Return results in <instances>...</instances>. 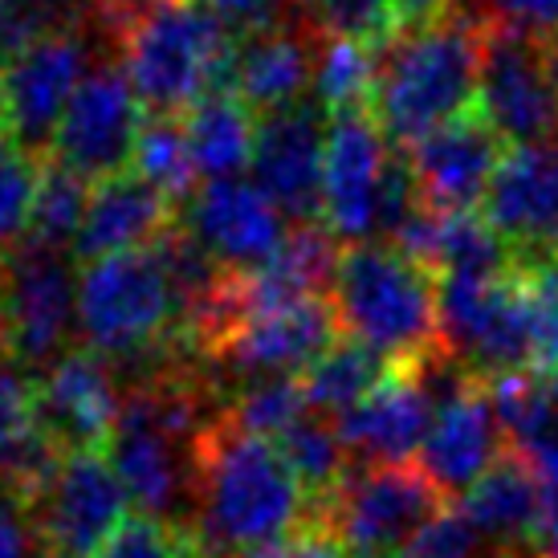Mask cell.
<instances>
[{"mask_svg":"<svg viewBox=\"0 0 558 558\" xmlns=\"http://www.w3.org/2000/svg\"><path fill=\"white\" fill-rule=\"evenodd\" d=\"M311 497L274 440L220 412L192 452V530L208 558H241L311 522Z\"/></svg>","mask_w":558,"mask_h":558,"instance_id":"obj_1","label":"cell"},{"mask_svg":"<svg viewBox=\"0 0 558 558\" xmlns=\"http://www.w3.org/2000/svg\"><path fill=\"white\" fill-rule=\"evenodd\" d=\"M485 37V25L452 9L424 29L396 33L379 49L372 114L391 147L408 151L424 135L477 110Z\"/></svg>","mask_w":558,"mask_h":558,"instance_id":"obj_2","label":"cell"},{"mask_svg":"<svg viewBox=\"0 0 558 558\" xmlns=\"http://www.w3.org/2000/svg\"><path fill=\"white\" fill-rule=\"evenodd\" d=\"M330 306L347 339L372 347L391 367L445 355L440 278L388 241L342 248L330 281Z\"/></svg>","mask_w":558,"mask_h":558,"instance_id":"obj_3","label":"cell"},{"mask_svg":"<svg viewBox=\"0 0 558 558\" xmlns=\"http://www.w3.org/2000/svg\"><path fill=\"white\" fill-rule=\"evenodd\" d=\"M143 110L180 119L233 82L236 33L204 0H171L119 41Z\"/></svg>","mask_w":558,"mask_h":558,"instance_id":"obj_4","label":"cell"},{"mask_svg":"<svg viewBox=\"0 0 558 558\" xmlns=\"http://www.w3.org/2000/svg\"><path fill=\"white\" fill-rule=\"evenodd\" d=\"M78 330L107 363H156L180 335V302L156 248L82 265Z\"/></svg>","mask_w":558,"mask_h":558,"instance_id":"obj_5","label":"cell"},{"mask_svg":"<svg viewBox=\"0 0 558 558\" xmlns=\"http://www.w3.org/2000/svg\"><path fill=\"white\" fill-rule=\"evenodd\" d=\"M449 501L420 465H355L311 522L326 526L351 558H400Z\"/></svg>","mask_w":558,"mask_h":558,"instance_id":"obj_6","label":"cell"},{"mask_svg":"<svg viewBox=\"0 0 558 558\" xmlns=\"http://www.w3.org/2000/svg\"><path fill=\"white\" fill-rule=\"evenodd\" d=\"M424 384L433 391L436 412L416 465L440 489V497L457 506L506 457L510 440L494 408L489 379L469 375L457 359L436 355L424 363Z\"/></svg>","mask_w":558,"mask_h":558,"instance_id":"obj_7","label":"cell"},{"mask_svg":"<svg viewBox=\"0 0 558 558\" xmlns=\"http://www.w3.org/2000/svg\"><path fill=\"white\" fill-rule=\"evenodd\" d=\"M440 347L477 379L534 372V306L522 269L440 278Z\"/></svg>","mask_w":558,"mask_h":558,"instance_id":"obj_8","label":"cell"},{"mask_svg":"<svg viewBox=\"0 0 558 558\" xmlns=\"http://www.w3.org/2000/svg\"><path fill=\"white\" fill-rule=\"evenodd\" d=\"M4 262V339L0 351L21 372H49L70 351L78 326V274L58 248L33 241L0 248Z\"/></svg>","mask_w":558,"mask_h":558,"instance_id":"obj_9","label":"cell"},{"mask_svg":"<svg viewBox=\"0 0 558 558\" xmlns=\"http://www.w3.org/2000/svg\"><path fill=\"white\" fill-rule=\"evenodd\" d=\"M86 33L78 25L53 29L33 46L16 49L0 62V94H4V140L29 159H46L53 135L62 126L70 98L82 86L86 70Z\"/></svg>","mask_w":558,"mask_h":558,"instance_id":"obj_10","label":"cell"},{"mask_svg":"<svg viewBox=\"0 0 558 558\" xmlns=\"http://www.w3.org/2000/svg\"><path fill=\"white\" fill-rule=\"evenodd\" d=\"M396 163L400 156L391 151V140L379 131L372 110L330 119L323 163V213H318L326 233L335 241L367 245L379 233L384 196H388Z\"/></svg>","mask_w":558,"mask_h":558,"instance_id":"obj_11","label":"cell"},{"mask_svg":"<svg viewBox=\"0 0 558 558\" xmlns=\"http://www.w3.org/2000/svg\"><path fill=\"white\" fill-rule=\"evenodd\" d=\"M192 452L171 424L156 416V408L140 391H126L119 408V424L110 433L107 461L123 485L126 501H135L147 518L184 522L192 513Z\"/></svg>","mask_w":558,"mask_h":558,"instance_id":"obj_12","label":"cell"},{"mask_svg":"<svg viewBox=\"0 0 558 558\" xmlns=\"http://www.w3.org/2000/svg\"><path fill=\"white\" fill-rule=\"evenodd\" d=\"M143 123L147 114L123 65H94L78 94L70 98L46 159L70 168L82 180H110L126 171Z\"/></svg>","mask_w":558,"mask_h":558,"instance_id":"obj_13","label":"cell"},{"mask_svg":"<svg viewBox=\"0 0 558 558\" xmlns=\"http://www.w3.org/2000/svg\"><path fill=\"white\" fill-rule=\"evenodd\" d=\"M126 494L107 452H65L58 473L29 506L46 558H90L123 526Z\"/></svg>","mask_w":558,"mask_h":558,"instance_id":"obj_14","label":"cell"},{"mask_svg":"<svg viewBox=\"0 0 558 558\" xmlns=\"http://www.w3.org/2000/svg\"><path fill=\"white\" fill-rule=\"evenodd\" d=\"M477 114L506 140V147L558 140V94L546 70L543 41L522 33L485 37Z\"/></svg>","mask_w":558,"mask_h":558,"instance_id":"obj_15","label":"cell"},{"mask_svg":"<svg viewBox=\"0 0 558 558\" xmlns=\"http://www.w3.org/2000/svg\"><path fill=\"white\" fill-rule=\"evenodd\" d=\"M196 245L229 274L265 265L286 241V213L253 180H204L175 217Z\"/></svg>","mask_w":558,"mask_h":558,"instance_id":"obj_16","label":"cell"},{"mask_svg":"<svg viewBox=\"0 0 558 558\" xmlns=\"http://www.w3.org/2000/svg\"><path fill=\"white\" fill-rule=\"evenodd\" d=\"M326 114L318 102H294L257 119L253 184L278 204L294 225H311L323 213Z\"/></svg>","mask_w":558,"mask_h":558,"instance_id":"obj_17","label":"cell"},{"mask_svg":"<svg viewBox=\"0 0 558 558\" xmlns=\"http://www.w3.org/2000/svg\"><path fill=\"white\" fill-rule=\"evenodd\" d=\"M339 335L342 330L330 298H306L294 306L236 318L217 339V347L208 351V359L229 367V372L245 375V379L294 375L306 372L326 347H335Z\"/></svg>","mask_w":558,"mask_h":558,"instance_id":"obj_18","label":"cell"},{"mask_svg":"<svg viewBox=\"0 0 558 558\" xmlns=\"http://www.w3.org/2000/svg\"><path fill=\"white\" fill-rule=\"evenodd\" d=\"M485 220L518 262L558 257V140L506 151L485 192Z\"/></svg>","mask_w":558,"mask_h":558,"instance_id":"obj_19","label":"cell"},{"mask_svg":"<svg viewBox=\"0 0 558 558\" xmlns=\"http://www.w3.org/2000/svg\"><path fill=\"white\" fill-rule=\"evenodd\" d=\"M506 151H510L506 140L473 110L412 143L403 159L420 192V204H428L436 213H473L477 204H485V192L494 184Z\"/></svg>","mask_w":558,"mask_h":558,"instance_id":"obj_20","label":"cell"},{"mask_svg":"<svg viewBox=\"0 0 558 558\" xmlns=\"http://www.w3.org/2000/svg\"><path fill=\"white\" fill-rule=\"evenodd\" d=\"M114 372L90 347H70L37 379V420L58 452H102L119 424Z\"/></svg>","mask_w":558,"mask_h":558,"instance_id":"obj_21","label":"cell"},{"mask_svg":"<svg viewBox=\"0 0 558 558\" xmlns=\"http://www.w3.org/2000/svg\"><path fill=\"white\" fill-rule=\"evenodd\" d=\"M433 412L436 400L424 384V363H403L391 367L388 379L335 424L359 465H412L428 436Z\"/></svg>","mask_w":558,"mask_h":558,"instance_id":"obj_22","label":"cell"},{"mask_svg":"<svg viewBox=\"0 0 558 558\" xmlns=\"http://www.w3.org/2000/svg\"><path fill=\"white\" fill-rule=\"evenodd\" d=\"M457 510L473 522L497 558H538L546 530V489L522 452L506 449V457L457 501Z\"/></svg>","mask_w":558,"mask_h":558,"instance_id":"obj_23","label":"cell"},{"mask_svg":"<svg viewBox=\"0 0 558 558\" xmlns=\"http://www.w3.org/2000/svg\"><path fill=\"white\" fill-rule=\"evenodd\" d=\"M323 37L311 25H269V29L236 37L233 82L229 90L253 114H274L302 102V90L314 82Z\"/></svg>","mask_w":558,"mask_h":558,"instance_id":"obj_24","label":"cell"},{"mask_svg":"<svg viewBox=\"0 0 558 558\" xmlns=\"http://www.w3.org/2000/svg\"><path fill=\"white\" fill-rule=\"evenodd\" d=\"M175 229V204L140 180L135 171H119L110 180H98L90 187V204L82 217V233L74 241V257L82 265L151 248L159 236Z\"/></svg>","mask_w":558,"mask_h":558,"instance_id":"obj_25","label":"cell"},{"mask_svg":"<svg viewBox=\"0 0 558 558\" xmlns=\"http://www.w3.org/2000/svg\"><path fill=\"white\" fill-rule=\"evenodd\" d=\"M184 135L201 180H236L253 163L257 114L233 90H217L184 114Z\"/></svg>","mask_w":558,"mask_h":558,"instance_id":"obj_26","label":"cell"},{"mask_svg":"<svg viewBox=\"0 0 558 558\" xmlns=\"http://www.w3.org/2000/svg\"><path fill=\"white\" fill-rule=\"evenodd\" d=\"M388 375L391 363L384 355H375L372 347H363L355 339H339L302 372V391H306L311 412H326V416L335 412V416H342L355 403L367 400Z\"/></svg>","mask_w":558,"mask_h":558,"instance_id":"obj_27","label":"cell"},{"mask_svg":"<svg viewBox=\"0 0 558 558\" xmlns=\"http://www.w3.org/2000/svg\"><path fill=\"white\" fill-rule=\"evenodd\" d=\"M86 204H90V187L82 175H74L62 163H37V187H33L29 204V225L21 241H33L41 248H58L65 253V245L74 248L82 233V217H86Z\"/></svg>","mask_w":558,"mask_h":558,"instance_id":"obj_28","label":"cell"},{"mask_svg":"<svg viewBox=\"0 0 558 558\" xmlns=\"http://www.w3.org/2000/svg\"><path fill=\"white\" fill-rule=\"evenodd\" d=\"M278 452L286 457V465L294 469V477L302 481V489L311 497V506H323L326 497L335 494V485L347 477V445H342L339 436V424L330 416H306L298 420L290 433H281L278 440Z\"/></svg>","mask_w":558,"mask_h":558,"instance_id":"obj_29","label":"cell"},{"mask_svg":"<svg viewBox=\"0 0 558 558\" xmlns=\"http://www.w3.org/2000/svg\"><path fill=\"white\" fill-rule=\"evenodd\" d=\"M375 58H379V49L355 46V41H339V37H323L318 65H314V82H311L314 102L323 107V114L339 119V114L372 110Z\"/></svg>","mask_w":558,"mask_h":558,"instance_id":"obj_30","label":"cell"},{"mask_svg":"<svg viewBox=\"0 0 558 558\" xmlns=\"http://www.w3.org/2000/svg\"><path fill=\"white\" fill-rule=\"evenodd\" d=\"M131 168L140 180L163 192L171 204H180L196 187L201 171H196V159H192V147H187L184 135V119H163V114H151L140 131V143H135V156H131Z\"/></svg>","mask_w":558,"mask_h":558,"instance_id":"obj_31","label":"cell"},{"mask_svg":"<svg viewBox=\"0 0 558 558\" xmlns=\"http://www.w3.org/2000/svg\"><path fill=\"white\" fill-rule=\"evenodd\" d=\"M311 412L302 379L294 375H262V379H245L233 391V400L225 403V416L233 420L241 433L262 436V440H278L290 433L298 420Z\"/></svg>","mask_w":558,"mask_h":558,"instance_id":"obj_32","label":"cell"},{"mask_svg":"<svg viewBox=\"0 0 558 558\" xmlns=\"http://www.w3.org/2000/svg\"><path fill=\"white\" fill-rule=\"evenodd\" d=\"M302 25L318 37H339L367 49H384L396 37V0H298Z\"/></svg>","mask_w":558,"mask_h":558,"instance_id":"obj_33","label":"cell"},{"mask_svg":"<svg viewBox=\"0 0 558 558\" xmlns=\"http://www.w3.org/2000/svg\"><path fill=\"white\" fill-rule=\"evenodd\" d=\"M90 558H208L196 530L184 522H163V518H123V526L110 534Z\"/></svg>","mask_w":558,"mask_h":558,"instance_id":"obj_34","label":"cell"},{"mask_svg":"<svg viewBox=\"0 0 558 558\" xmlns=\"http://www.w3.org/2000/svg\"><path fill=\"white\" fill-rule=\"evenodd\" d=\"M82 0H0V62L53 29L78 25Z\"/></svg>","mask_w":558,"mask_h":558,"instance_id":"obj_35","label":"cell"},{"mask_svg":"<svg viewBox=\"0 0 558 558\" xmlns=\"http://www.w3.org/2000/svg\"><path fill=\"white\" fill-rule=\"evenodd\" d=\"M534 306V375L558 372V257L518 262Z\"/></svg>","mask_w":558,"mask_h":558,"instance_id":"obj_36","label":"cell"},{"mask_svg":"<svg viewBox=\"0 0 558 558\" xmlns=\"http://www.w3.org/2000/svg\"><path fill=\"white\" fill-rule=\"evenodd\" d=\"M452 9L489 33H522L534 41H550L558 33V0H457Z\"/></svg>","mask_w":558,"mask_h":558,"instance_id":"obj_37","label":"cell"},{"mask_svg":"<svg viewBox=\"0 0 558 558\" xmlns=\"http://www.w3.org/2000/svg\"><path fill=\"white\" fill-rule=\"evenodd\" d=\"M33 187H37V163L0 135V245L4 248L25 236Z\"/></svg>","mask_w":558,"mask_h":558,"instance_id":"obj_38","label":"cell"},{"mask_svg":"<svg viewBox=\"0 0 558 558\" xmlns=\"http://www.w3.org/2000/svg\"><path fill=\"white\" fill-rule=\"evenodd\" d=\"M400 558H497V555L489 550V543L481 538L477 530H473V522H469L465 513L457 510V506H449V510H440L428 526L420 530Z\"/></svg>","mask_w":558,"mask_h":558,"instance_id":"obj_39","label":"cell"},{"mask_svg":"<svg viewBox=\"0 0 558 558\" xmlns=\"http://www.w3.org/2000/svg\"><path fill=\"white\" fill-rule=\"evenodd\" d=\"M204 4H208L236 37H245V33L269 29V25H286V21H290V4H298V0H204Z\"/></svg>","mask_w":558,"mask_h":558,"instance_id":"obj_40","label":"cell"},{"mask_svg":"<svg viewBox=\"0 0 558 558\" xmlns=\"http://www.w3.org/2000/svg\"><path fill=\"white\" fill-rule=\"evenodd\" d=\"M241 558H351V555L342 550V543L326 526L306 522V526H298L294 534H286L278 543L257 546V550H248V555H241Z\"/></svg>","mask_w":558,"mask_h":558,"instance_id":"obj_41","label":"cell"},{"mask_svg":"<svg viewBox=\"0 0 558 558\" xmlns=\"http://www.w3.org/2000/svg\"><path fill=\"white\" fill-rule=\"evenodd\" d=\"M0 558H46L29 510L0 485Z\"/></svg>","mask_w":558,"mask_h":558,"instance_id":"obj_42","label":"cell"},{"mask_svg":"<svg viewBox=\"0 0 558 558\" xmlns=\"http://www.w3.org/2000/svg\"><path fill=\"white\" fill-rule=\"evenodd\" d=\"M90 4H94V25L123 41L126 33L140 29L147 16L159 13L171 0H90Z\"/></svg>","mask_w":558,"mask_h":558,"instance_id":"obj_43","label":"cell"},{"mask_svg":"<svg viewBox=\"0 0 558 558\" xmlns=\"http://www.w3.org/2000/svg\"><path fill=\"white\" fill-rule=\"evenodd\" d=\"M452 4L457 0H396V25L403 29H424V25H433L440 16L452 13Z\"/></svg>","mask_w":558,"mask_h":558,"instance_id":"obj_44","label":"cell"},{"mask_svg":"<svg viewBox=\"0 0 558 558\" xmlns=\"http://www.w3.org/2000/svg\"><path fill=\"white\" fill-rule=\"evenodd\" d=\"M543 53H546V70H550V82H555V94H558V33L550 41H543Z\"/></svg>","mask_w":558,"mask_h":558,"instance_id":"obj_45","label":"cell"},{"mask_svg":"<svg viewBox=\"0 0 558 558\" xmlns=\"http://www.w3.org/2000/svg\"><path fill=\"white\" fill-rule=\"evenodd\" d=\"M0 339H4V262H0Z\"/></svg>","mask_w":558,"mask_h":558,"instance_id":"obj_46","label":"cell"},{"mask_svg":"<svg viewBox=\"0 0 558 558\" xmlns=\"http://www.w3.org/2000/svg\"><path fill=\"white\" fill-rule=\"evenodd\" d=\"M0 135H4V94H0Z\"/></svg>","mask_w":558,"mask_h":558,"instance_id":"obj_47","label":"cell"},{"mask_svg":"<svg viewBox=\"0 0 558 558\" xmlns=\"http://www.w3.org/2000/svg\"><path fill=\"white\" fill-rule=\"evenodd\" d=\"M546 518H558V506H555V510H546Z\"/></svg>","mask_w":558,"mask_h":558,"instance_id":"obj_48","label":"cell"},{"mask_svg":"<svg viewBox=\"0 0 558 558\" xmlns=\"http://www.w3.org/2000/svg\"><path fill=\"white\" fill-rule=\"evenodd\" d=\"M550 379H555V388H558V372H555V375H550Z\"/></svg>","mask_w":558,"mask_h":558,"instance_id":"obj_49","label":"cell"}]
</instances>
